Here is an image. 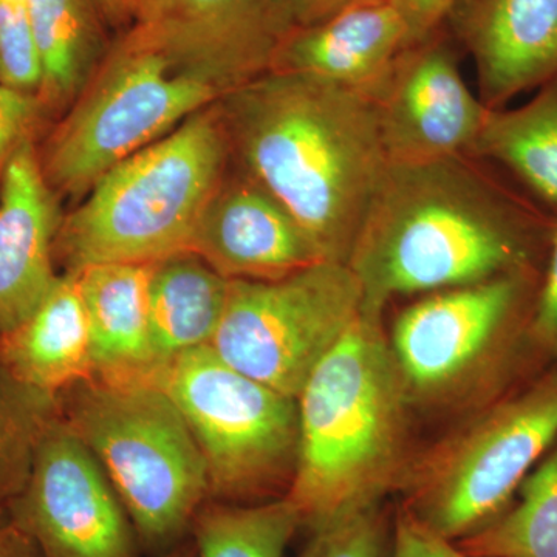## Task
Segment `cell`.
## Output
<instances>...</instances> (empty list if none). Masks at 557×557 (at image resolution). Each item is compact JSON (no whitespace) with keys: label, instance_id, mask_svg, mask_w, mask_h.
<instances>
[{"label":"cell","instance_id":"obj_1","mask_svg":"<svg viewBox=\"0 0 557 557\" xmlns=\"http://www.w3.org/2000/svg\"><path fill=\"white\" fill-rule=\"evenodd\" d=\"M479 157L388 163L348 256L362 310L544 270L553 212Z\"/></svg>","mask_w":557,"mask_h":557},{"label":"cell","instance_id":"obj_2","mask_svg":"<svg viewBox=\"0 0 557 557\" xmlns=\"http://www.w3.org/2000/svg\"><path fill=\"white\" fill-rule=\"evenodd\" d=\"M231 157L317 242L347 263L388 160L369 98L270 70L219 101Z\"/></svg>","mask_w":557,"mask_h":557},{"label":"cell","instance_id":"obj_3","mask_svg":"<svg viewBox=\"0 0 557 557\" xmlns=\"http://www.w3.org/2000/svg\"><path fill=\"white\" fill-rule=\"evenodd\" d=\"M299 448L287 500L313 533L383 502L409 463L410 399L383 317L362 310L296 398Z\"/></svg>","mask_w":557,"mask_h":557},{"label":"cell","instance_id":"obj_4","mask_svg":"<svg viewBox=\"0 0 557 557\" xmlns=\"http://www.w3.org/2000/svg\"><path fill=\"white\" fill-rule=\"evenodd\" d=\"M230 157L218 102L106 172L84 203L62 218L54 262L73 273L97 263H156L189 251Z\"/></svg>","mask_w":557,"mask_h":557},{"label":"cell","instance_id":"obj_5","mask_svg":"<svg viewBox=\"0 0 557 557\" xmlns=\"http://www.w3.org/2000/svg\"><path fill=\"white\" fill-rule=\"evenodd\" d=\"M60 416L108 475L150 553L170 552L209 500L207 467L166 392L141 381L91 376L58 398Z\"/></svg>","mask_w":557,"mask_h":557},{"label":"cell","instance_id":"obj_6","mask_svg":"<svg viewBox=\"0 0 557 557\" xmlns=\"http://www.w3.org/2000/svg\"><path fill=\"white\" fill-rule=\"evenodd\" d=\"M557 442V369L544 370L410 458L401 507L450 542L500 518L527 475Z\"/></svg>","mask_w":557,"mask_h":557},{"label":"cell","instance_id":"obj_7","mask_svg":"<svg viewBox=\"0 0 557 557\" xmlns=\"http://www.w3.org/2000/svg\"><path fill=\"white\" fill-rule=\"evenodd\" d=\"M228 95L183 67L138 24L123 32L75 104L38 149L54 193L81 197L113 166Z\"/></svg>","mask_w":557,"mask_h":557},{"label":"cell","instance_id":"obj_8","mask_svg":"<svg viewBox=\"0 0 557 557\" xmlns=\"http://www.w3.org/2000/svg\"><path fill=\"white\" fill-rule=\"evenodd\" d=\"M150 383L185 418L207 467L209 500L255 505L287 496L298 461L296 398L231 368L209 346L172 359Z\"/></svg>","mask_w":557,"mask_h":557},{"label":"cell","instance_id":"obj_9","mask_svg":"<svg viewBox=\"0 0 557 557\" xmlns=\"http://www.w3.org/2000/svg\"><path fill=\"white\" fill-rule=\"evenodd\" d=\"M542 271L429 293L392 325L388 346L410 405H442L490 380L497 392L536 375L525 344Z\"/></svg>","mask_w":557,"mask_h":557},{"label":"cell","instance_id":"obj_10","mask_svg":"<svg viewBox=\"0 0 557 557\" xmlns=\"http://www.w3.org/2000/svg\"><path fill=\"white\" fill-rule=\"evenodd\" d=\"M362 304L354 271L329 260L276 281H230L225 313L209 347L249 379L298 398Z\"/></svg>","mask_w":557,"mask_h":557},{"label":"cell","instance_id":"obj_11","mask_svg":"<svg viewBox=\"0 0 557 557\" xmlns=\"http://www.w3.org/2000/svg\"><path fill=\"white\" fill-rule=\"evenodd\" d=\"M40 557H139L137 531L91 450L57 410L7 504Z\"/></svg>","mask_w":557,"mask_h":557},{"label":"cell","instance_id":"obj_12","mask_svg":"<svg viewBox=\"0 0 557 557\" xmlns=\"http://www.w3.org/2000/svg\"><path fill=\"white\" fill-rule=\"evenodd\" d=\"M461 53L445 25L395 62L372 100L388 163L475 157L490 109L468 89Z\"/></svg>","mask_w":557,"mask_h":557},{"label":"cell","instance_id":"obj_13","mask_svg":"<svg viewBox=\"0 0 557 557\" xmlns=\"http://www.w3.org/2000/svg\"><path fill=\"white\" fill-rule=\"evenodd\" d=\"M137 24L180 65L228 94L270 72L284 39L270 0H150Z\"/></svg>","mask_w":557,"mask_h":557},{"label":"cell","instance_id":"obj_14","mask_svg":"<svg viewBox=\"0 0 557 557\" xmlns=\"http://www.w3.org/2000/svg\"><path fill=\"white\" fill-rule=\"evenodd\" d=\"M189 251L228 281H276L325 262L287 209L242 171L209 201Z\"/></svg>","mask_w":557,"mask_h":557},{"label":"cell","instance_id":"obj_15","mask_svg":"<svg viewBox=\"0 0 557 557\" xmlns=\"http://www.w3.org/2000/svg\"><path fill=\"white\" fill-rule=\"evenodd\" d=\"M446 27L474 61L487 109L557 76V0H465Z\"/></svg>","mask_w":557,"mask_h":557},{"label":"cell","instance_id":"obj_16","mask_svg":"<svg viewBox=\"0 0 557 557\" xmlns=\"http://www.w3.org/2000/svg\"><path fill=\"white\" fill-rule=\"evenodd\" d=\"M61 220L35 138H25L0 178V333L30 317L60 276L54 239Z\"/></svg>","mask_w":557,"mask_h":557},{"label":"cell","instance_id":"obj_17","mask_svg":"<svg viewBox=\"0 0 557 557\" xmlns=\"http://www.w3.org/2000/svg\"><path fill=\"white\" fill-rule=\"evenodd\" d=\"M410 46L395 0H357L321 24L289 33L270 70L325 81L372 101Z\"/></svg>","mask_w":557,"mask_h":557},{"label":"cell","instance_id":"obj_18","mask_svg":"<svg viewBox=\"0 0 557 557\" xmlns=\"http://www.w3.org/2000/svg\"><path fill=\"white\" fill-rule=\"evenodd\" d=\"M0 366L54 401L94 376L89 321L75 273L60 274L30 317L0 333Z\"/></svg>","mask_w":557,"mask_h":557},{"label":"cell","instance_id":"obj_19","mask_svg":"<svg viewBox=\"0 0 557 557\" xmlns=\"http://www.w3.org/2000/svg\"><path fill=\"white\" fill-rule=\"evenodd\" d=\"M156 263H97L73 271L89 321L97 379L150 383L156 375L149 338Z\"/></svg>","mask_w":557,"mask_h":557},{"label":"cell","instance_id":"obj_20","mask_svg":"<svg viewBox=\"0 0 557 557\" xmlns=\"http://www.w3.org/2000/svg\"><path fill=\"white\" fill-rule=\"evenodd\" d=\"M228 292V278L194 252H180L156 263L149 292L150 354L156 373L180 355L211 344Z\"/></svg>","mask_w":557,"mask_h":557},{"label":"cell","instance_id":"obj_21","mask_svg":"<svg viewBox=\"0 0 557 557\" xmlns=\"http://www.w3.org/2000/svg\"><path fill=\"white\" fill-rule=\"evenodd\" d=\"M515 109L487 112L474 156L490 161L542 207L557 209V76Z\"/></svg>","mask_w":557,"mask_h":557},{"label":"cell","instance_id":"obj_22","mask_svg":"<svg viewBox=\"0 0 557 557\" xmlns=\"http://www.w3.org/2000/svg\"><path fill=\"white\" fill-rule=\"evenodd\" d=\"M42 83L44 113L79 97L106 54L104 24L91 0H28Z\"/></svg>","mask_w":557,"mask_h":557},{"label":"cell","instance_id":"obj_23","mask_svg":"<svg viewBox=\"0 0 557 557\" xmlns=\"http://www.w3.org/2000/svg\"><path fill=\"white\" fill-rule=\"evenodd\" d=\"M456 544L479 557H557V442L523 480L511 507Z\"/></svg>","mask_w":557,"mask_h":557},{"label":"cell","instance_id":"obj_24","mask_svg":"<svg viewBox=\"0 0 557 557\" xmlns=\"http://www.w3.org/2000/svg\"><path fill=\"white\" fill-rule=\"evenodd\" d=\"M300 528L285 497L255 505L208 500L190 534L197 557H282Z\"/></svg>","mask_w":557,"mask_h":557},{"label":"cell","instance_id":"obj_25","mask_svg":"<svg viewBox=\"0 0 557 557\" xmlns=\"http://www.w3.org/2000/svg\"><path fill=\"white\" fill-rule=\"evenodd\" d=\"M57 410L58 401L22 386L0 366V507L27 482L40 434Z\"/></svg>","mask_w":557,"mask_h":557},{"label":"cell","instance_id":"obj_26","mask_svg":"<svg viewBox=\"0 0 557 557\" xmlns=\"http://www.w3.org/2000/svg\"><path fill=\"white\" fill-rule=\"evenodd\" d=\"M392 536L394 512L376 502L310 533L298 557H391Z\"/></svg>","mask_w":557,"mask_h":557},{"label":"cell","instance_id":"obj_27","mask_svg":"<svg viewBox=\"0 0 557 557\" xmlns=\"http://www.w3.org/2000/svg\"><path fill=\"white\" fill-rule=\"evenodd\" d=\"M42 65L33 35L28 0H0V84L38 95Z\"/></svg>","mask_w":557,"mask_h":557},{"label":"cell","instance_id":"obj_28","mask_svg":"<svg viewBox=\"0 0 557 557\" xmlns=\"http://www.w3.org/2000/svg\"><path fill=\"white\" fill-rule=\"evenodd\" d=\"M552 212L547 258L525 330L528 357L536 373L557 369V209Z\"/></svg>","mask_w":557,"mask_h":557},{"label":"cell","instance_id":"obj_29","mask_svg":"<svg viewBox=\"0 0 557 557\" xmlns=\"http://www.w3.org/2000/svg\"><path fill=\"white\" fill-rule=\"evenodd\" d=\"M42 106L36 95L11 90L0 84V178L17 146L35 135Z\"/></svg>","mask_w":557,"mask_h":557},{"label":"cell","instance_id":"obj_30","mask_svg":"<svg viewBox=\"0 0 557 557\" xmlns=\"http://www.w3.org/2000/svg\"><path fill=\"white\" fill-rule=\"evenodd\" d=\"M391 557H479L468 555L456 542L440 536L405 507L394 512Z\"/></svg>","mask_w":557,"mask_h":557},{"label":"cell","instance_id":"obj_31","mask_svg":"<svg viewBox=\"0 0 557 557\" xmlns=\"http://www.w3.org/2000/svg\"><path fill=\"white\" fill-rule=\"evenodd\" d=\"M357 0H270L282 38L321 24ZM282 39V40H284Z\"/></svg>","mask_w":557,"mask_h":557},{"label":"cell","instance_id":"obj_32","mask_svg":"<svg viewBox=\"0 0 557 557\" xmlns=\"http://www.w3.org/2000/svg\"><path fill=\"white\" fill-rule=\"evenodd\" d=\"M409 25L412 44L445 27L465 0H395Z\"/></svg>","mask_w":557,"mask_h":557},{"label":"cell","instance_id":"obj_33","mask_svg":"<svg viewBox=\"0 0 557 557\" xmlns=\"http://www.w3.org/2000/svg\"><path fill=\"white\" fill-rule=\"evenodd\" d=\"M0 557H40L30 536L0 507Z\"/></svg>","mask_w":557,"mask_h":557},{"label":"cell","instance_id":"obj_34","mask_svg":"<svg viewBox=\"0 0 557 557\" xmlns=\"http://www.w3.org/2000/svg\"><path fill=\"white\" fill-rule=\"evenodd\" d=\"M104 24L116 30H129L141 16L138 0H91Z\"/></svg>","mask_w":557,"mask_h":557},{"label":"cell","instance_id":"obj_35","mask_svg":"<svg viewBox=\"0 0 557 557\" xmlns=\"http://www.w3.org/2000/svg\"><path fill=\"white\" fill-rule=\"evenodd\" d=\"M160 557H197V552L194 542L186 541L170 549V552L163 553Z\"/></svg>","mask_w":557,"mask_h":557},{"label":"cell","instance_id":"obj_36","mask_svg":"<svg viewBox=\"0 0 557 557\" xmlns=\"http://www.w3.org/2000/svg\"><path fill=\"white\" fill-rule=\"evenodd\" d=\"M138 2L141 3V13H143V9H145V7L148 5L150 0H138ZM139 17H141V16H139Z\"/></svg>","mask_w":557,"mask_h":557}]
</instances>
